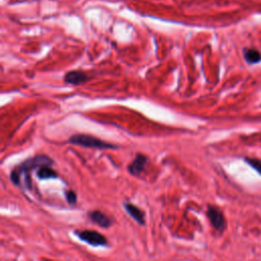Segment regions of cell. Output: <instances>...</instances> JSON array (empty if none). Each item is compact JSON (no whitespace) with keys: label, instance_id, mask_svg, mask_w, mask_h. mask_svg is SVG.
<instances>
[{"label":"cell","instance_id":"1","mask_svg":"<svg viewBox=\"0 0 261 261\" xmlns=\"http://www.w3.org/2000/svg\"><path fill=\"white\" fill-rule=\"evenodd\" d=\"M53 163L52 159L46 155H38L32 158H29L28 160L23 161L21 164L16 166L12 172H11V180L14 185L23 188L29 189L31 187V180H30V171L35 168H40L45 165H51Z\"/></svg>","mask_w":261,"mask_h":261},{"label":"cell","instance_id":"2","mask_svg":"<svg viewBox=\"0 0 261 261\" xmlns=\"http://www.w3.org/2000/svg\"><path fill=\"white\" fill-rule=\"evenodd\" d=\"M68 142L73 145H79L87 148H95V149H113L115 148L114 145L109 144L99 138H96L91 135L85 134H77L73 135L69 138Z\"/></svg>","mask_w":261,"mask_h":261},{"label":"cell","instance_id":"3","mask_svg":"<svg viewBox=\"0 0 261 261\" xmlns=\"http://www.w3.org/2000/svg\"><path fill=\"white\" fill-rule=\"evenodd\" d=\"M207 217L215 230H217L218 232H222L225 229L226 221H225L224 215L221 212V210H219L217 207L212 205L208 206Z\"/></svg>","mask_w":261,"mask_h":261},{"label":"cell","instance_id":"4","mask_svg":"<svg viewBox=\"0 0 261 261\" xmlns=\"http://www.w3.org/2000/svg\"><path fill=\"white\" fill-rule=\"evenodd\" d=\"M76 234L82 241L92 246H105L107 244L106 238L102 233L95 230L76 231Z\"/></svg>","mask_w":261,"mask_h":261},{"label":"cell","instance_id":"5","mask_svg":"<svg viewBox=\"0 0 261 261\" xmlns=\"http://www.w3.org/2000/svg\"><path fill=\"white\" fill-rule=\"evenodd\" d=\"M88 80H89L88 74L86 72L82 71V70H71V71H68L64 75V82L66 84L73 85V86H77V85L84 84Z\"/></svg>","mask_w":261,"mask_h":261},{"label":"cell","instance_id":"6","mask_svg":"<svg viewBox=\"0 0 261 261\" xmlns=\"http://www.w3.org/2000/svg\"><path fill=\"white\" fill-rule=\"evenodd\" d=\"M147 163V157L143 154H137L136 158L128 165V172L133 175H139L144 171L145 165Z\"/></svg>","mask_w":261,"mask_h":261},{"label":"cell","instance_id":"7","mask_svg":"<svg viewBox=\"0 0 261 261\" xmlns=\"http://www.w3.org/2000/svg\"><path fill=\"white\" fill-rule=\"evenodd\" d=\"M89 217L91 218V220L98 224L99 226H102V227H109L111 225V220L110 218L105 215L104 213H102L101 211L99 210H94V211H91L89 213Z\"/></svg>","mask_w":261,"mask_h":261},{"label":"cell","instance_id":"8","mask_svg":"<svg viewBox=\"0 0 261 261\" xmlns=\"http://www.w3.org/2000/svg\"><path fill=\"white\" fill-rule=\"evenodd\" d=\"M124 208L127 211V213L140 224H144L145 223V215L144 212L137 206H135L132 203H125L124 204Z\"/></svg>","mask_w":261,"mask_h":261},{"label":"cell","instance_id":"9","mask_svg":"<svg viewBox=\"0 0 261 261\" xmlns=\"http://www.w3.org/2000/svg\"><path fill=\"white\" fill-rule=\"evenodd\" d=\"M244 57L250 64H255L261 61V53L254 48L244 49Z\"/></svg>","mask_w":261,"mask_h":261},{"label":"cell","instance_id":"10","mask_svg":"<svg viewBox=\"0 0 261 261\" xmlns=\"http://www.w3.org/2000/svg\"><path fill=\"white\" fill-rule=\"evenodd\" d=\"M37 176L41 179H47V178L57 177V173L50 167V165H45L38 168Z\"/></svg>","mask_w":261,"mask_h":261},{"label":"cell","instance_id":"11","mask_svg":"<svg viewBox=\"0 0 261 261\" xmlns=\"http://www.w3.org/2000/svg\"><path fill=\"white\" fill-rule=\"evenodd\" d=\"M245 161L248 165H250L255 171H257L261 175V160L257 158H251V157H246Z\"/></svg>","mask_w":261,"mask_h":261},{"label":"cell","instance_id":"12","mask_svg":"<svg viewBox=\"0 0 261 261\" xmlns=\"http://www.w3.org/2000/svg\"><path fill=\"white\" fill-rule=\"evenodd\" d=\"M65 196H66L67 202H68L70 205H74V204L76 203V195H75V193H74L73 191H68V192H66Z\"/></svg>","mask_w":261,"mask_h":261}]
</instances>
